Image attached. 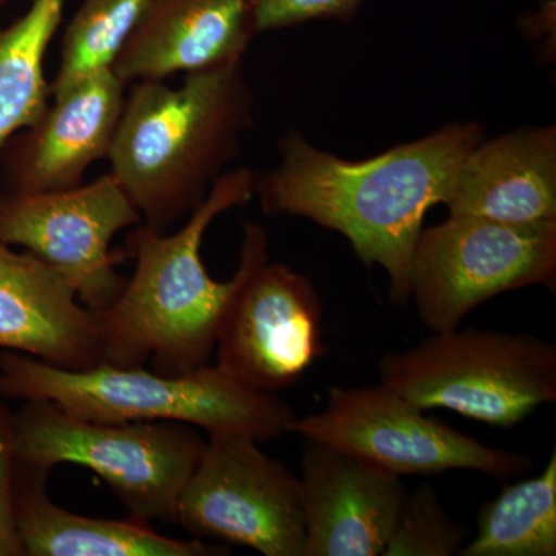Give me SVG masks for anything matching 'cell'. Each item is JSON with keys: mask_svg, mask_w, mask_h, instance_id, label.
Segmentation results:
<instances>
[{"mask_svg": "<svg viewBox=\"0 0 556 556\" xmlns=\"http://www.w3.org/2000/svg\"><path fill=\"white\" fill-rule=\"evenodd\" d=\"M141 222L110 172L75 189L0 197V243L42 260L97 314L119 298L127 281L116 266L129 255L110 243Z\"/></svg>", "mask_w": 556, "mask_h": 556, "instance_id": "obj_11", "label": "cell"}, {"mask_svg": "<svg viewBox=\"0 0 556 556\" xmlns=\"http://www.w3.org/2000/svg\"><path fill=\"white\" fill-rule=\"evenodd\" d=\"M362 0H254L257 30L294 27L311 21H348Z\"/></svg>", "mask_w": 556, "mask_h": 556, "instance_id": "obj_22", "label": "cell"}, {"mask_svg": "<svg viewBox=\"0 0 556 556\" xmlns=\"http://www.w3.org/2000/svg\"><path fill=\"white\" fill-rule=\"evenodd\" d=\"M199 428L172 420L97 422L50 401H27L13 415L14 459L51 468H89L144 522L175 525L178 497L203 455Z\"/></svg>", "mask_w": 556, "mask_h": 556, "instance_id": "obj_5", "label": "cell"}, {"mask_svg": "<svg viewBox=\"0 0 556 556\" xmlns=\"http://www.w3.org/2000/svg\"><path fill=\"white\" fill-rule=\"evenodd\" d=\"M13 413L0 404V556H25L14 508Z\"/></svg>", "mask_w": 556, "mask_h": 556, "instance_id": "obj_23", "label": "cell"}, {"mask_svg": "<svg viewBox=\"0 0 556 556\" xmlns=\"http://www.w3.org/2000/svg\"><path fill=\"white\" fill-rule=\"evenodd\" d=\"M0 394L50 401L97 422L172 420L204 431H229L269 442L292 433L299 419L287 402L241 386L217 365L167 376L146 367L101 364L64 369L28 354H0Z\"/></svg>", "mask_w": 556, "mask_h": 556, "instance_id": "obj_4", "label": "cell"}, {"mask_svg": "<svg viewBox=\"0 0 556 556\" xmlns=\"http://www.w3.org/2000/svg\"><path fill=\"white\" fill-rule=\"evenodd\" d=\"M152 0H83L61 43V62L51 98L112 70Z\"/></svg>", "mask_w": 556, "mask_h": 556, "instance_id": "obj_20", "label": "cell"}, {"mask_svg": "<svg viewBox=\"0 0 556 556\" xmlns=\"http://www.w3.org/2000/svg\"><path fill=\"white\" fill-rule=\"evenodd\" d=\"M470 540V530L445 510L433 486L407 493L383 556H453Z\"/></svg>", "mask_w": 556, "mask_h": 556, "instance_id": "obj_21", "label": "cell"}, {"mask_svg": "<svg viewBox=\"0 0 556 556\" xmlns=\"http://www.w3.org/2000/svg\"><path fill=\"white\" fill-rule=\"evenodd\" d=\"M0 350L64 369L102 364L100 318L31 252L0 243Z\"/></svg>", "mask_w": 556, "mask_h": 556, "instance_id": "obj_14", "label": "cell"}, {"mask_svg": "<svg viewBox=\"0 0 556 556\" xmlns=\"http://www.w3.org/2000/svg\"><path fill=\"white\" fill-rule=\"evenodd\" d=\"M481 124L453 123L364 161H348L291 130L278 142L280 164L258 175L262 207L334 230L358 258L380 266L399 302L409 299V263L428 208L444 204Z\"/></svg>", "mask_w": 556, "mask_h": 556, "instance_id": "obj_1", "label": "cell"}, {"mask_svg": "<svg viewBox=\"0 0 556 556\" xmlns=\"http://www.w3.org/2000/svg\"><path fill=\"white\" fill-rule=\"evenodd\" d=\"M51 470L14 463V508L28 556H225V544L160 535L141 519H100L58 506L47 492Z\"/></svg>", "mask_w": 556, "mask_h": 556, "instance_id": "obj_17", "label": "cell"}, {"mask_svg": "<svg viewBox=\"0 0 556 556\" xmlns=\"http://www.w3.org/2000/svg\"><path fill=\"white\" fill-rule=\"evenodd\" d=\"M450 215L508 223H556V127H521L482 139L457 172Z\"/></svg>", "mask_w": 556, "mask_h": 556, "instance_id": "obj_16", "label": "cell"}, {"mask_svg": "<svg viewBox=\"0 0 556 556\" xmlns=\"http://www.w3.org/2000/svg\"><path fill=\"white\" fill-rule=\"evenodd\" d=\"M257 178L249 167L226 170L175 233L142 222L134 226L124 247L135 260L134 274L119 298L98 314L102 364L167 376L211 364L223 314L247 276L249 260L241 248L233 277L217 281L201 258V244L214 219L254 199Z\"/></svg>", "mask_w": 556, "mask_h": 556, "instance_id": "obj_2", "label": "cell"}, {"mask_svg": "<svg viewBox=\"0 0 556 556\" xmlns=\"http://www.w3.org/2000/svg\"><path fill=\"white\" fill-rule=\"evenodd\" d=\"M556 223L508 225L448 215L422 228L409 263V298L433 332L459 328L475 308L508 291L555 288Z\"/></svg>", "mask_w": 556, "mask_h": 556, "instance_id": "obj_7", "label": "cell"}, {"mask_svg": "<svg viewBox=\"0 0 556 556\" xmlns=\"http://www.w3.org/2000/svg\"><path fill=\"white\" fill-rule=\"evenodd\" d=\"M243 229L248 270L219 324L217 367L241 386L274 394L299 382L324 354L320 299L308 278L269 262L262 226Z\"/></svg>", "mask_w": 556, "mask_h": 556, "instance_id": "obj_9", "label": "cell"}, {"mask_svg": "<svg viewBox=\"0 0 556 556\" xmlns=\"http://www.w3.org/2000/svg\"><path fill=\"white\" fill-rule=\"evenodd\" d=\"M252 109L244 61L186 73L178 89L131 83L108 160L144 225L167 232L201 206L240 155Z\"/></svg>", "mask_w": 556, "mask_h": 556, "instance_id": "obj_3", "label": "cell"}, {"mask_svg": "<svg viewBox=\"0 0 556 556\" xmlns=\"http://www.w3.org/2000/svg\"><path fill=\"white\" fill-rule=\"evenodd\" d=\"M126 87L113 70H105L51 98L11 152L13 192H58L83 185L91 164L109 159Z\"/></svg>", "mask_w": 556, "mask_h": 556, "instance_id": "obj_13", "label": "cell"}, {"mask_svg": "<svg viewBox=\"0 0 556 556\" xmlns=\"http://www.w3.org/2000/svg\"><path fill=\"white\" fill-rule=\"evenodd\" d=\"M67 0H31L13 24L0 28V152L16 131L38 123L51 102L46 56Z\"/></svg>", "mask_w": 556, "mask_h": 556, "instance_id": "obj_18", "label": "cell"}, {"mask_svg": "<svg viewBox=\"0 0 556 556\" xmlns=\"http://www.w3.org/2000/svg\"><path fill=\"white\" fill-rule=\"evenodd\" d=\"M292 433L324 442L391 473L433 475L471 470L507 479L532 468L519 453L486 447L380 383L332 387L327 407L295 420Z\"/></svg>", "mask_w": 556, "mask_h": 556, "instance_id": "obj_10", "label": "cell"}, {"mask_svg": "<svg viewBox=\"0 0 556 556\" xmlns=\"http://www.w3.org/2000/svg\"><path fill=\"white\" fill-rule=\"evenodd\" d=\"M257 33L254 0H152L112 70L131 84L222 67Z\"/></svg>", "mask_w": 556, "mask_h": 556, "instance_id": "obj_15", "label": "cell"}, {"mask_svg": "<svg viewBox=\"0 0 556 556\" xmlns=\"http://www.w3.org/2000/svg\"><path fill=\"white\" fill-rule=\"evenodd\" d=\"M260 442L208 431L203 455L178 497L175 525L203 541L240 544L265 556H303L302 482Z\"/></svg>", "mask_w": 556, "mask_h": 556, "instance_id": "obj_8", "label": "cell"}, {"mask_svg": "<svg viewBox=\"0 0 556 556\" xmlns=\"http://www.w3.org/2000/svg\"><path fill=\"white\" fill-rule=\"evenodd\" d=\"M303 556H383L407 489L399 475L305 439Z\"/></svg>", "mask_w": 556, "mask_h": 556, "instance_id": "obj_12", "label": "cell"}, {"mask_svg": "<svg viewBox=\"0 0 556 556\" xmlns=\"http://www.w3.org/2000/svg\"><path fill=\"white\" fill-rule=\"evenodd\" d=\"M460 556L556 555V453L536 478L506 486L481 508Z\"/></svg>", "mask_w": 556, "mask_h": 556, "instance_id": "obj_19", "label": "cell"}, {"mask_svg": "<svg viewBox=\"0 0 556 556\" xmlns=\"http://www.w3.org/2000/svg\"><path fill=\"white\" fill-rule=\"evenodd\" d=\"M383 386L422 409L445 408L510 428L556 401V350L526 334L489 329L434 332L380 361Z\"/></svg>", "mask_w": 556, "mask_h": 556, "instance_id": "obj_6", "label": "cell"}]
</instances>
